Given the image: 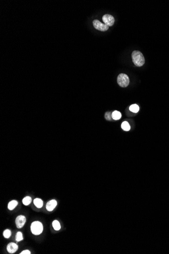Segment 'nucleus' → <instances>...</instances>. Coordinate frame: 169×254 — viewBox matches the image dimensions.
I'll use <instances>...</instances> for the list:
<instances>
[{
	"label": "nucleus",
	"instance_id": "4",
	"mask_svg": "<svg viewBox=\"0 0 169 254\" xmlns=\"http://www.w3.org/2000/svg\"><path fill=\"white\" fill-rule=\"evenodd\" d=\"M93 24L95 29L101 32H105L108 30L109 26L104 23H102L99 20L95 19L93 21Z\"/></svg>",
	"mask_w": 169,
	"mask_h": 254
},
{
	"label": "nucleus",
	"instance_id": "9",
	"mask_svg": "<svg viewBox=\"0 0 169 254\" xmlns=\"http://www.w3.org/2000/svg\"><path fill=\"white\" fill-rule=\"evenodd\" d=\"M18 202L17 201L15 200H13L11 201H10L8 204V208L10 210H12L14 209L17 205H18Z\"/></svg>",
	"mask_w": 169,
	"mask_h": 254
},
{
	"label": "nucleus",
	"instance_id": "6",
	"mask_svg": "<svg viewBox=\"0 0 169 254\" xmlns=\"http://www.w3.org/2000/svg\"><path fill=\"white\" fill-rule=\"evenodd\" d=\"M26 222V218L24 216L19 215L15 220V224L17 228L20 229L24 226Z\"/></svg>",
	"mask_w": 169,
	"mask_h": 254
},
{
	"label": "nucleus",
	"instance_id": "3",
	"mask_svg": "<svg viewBox=\"0 0 169 254\" xmlns=\"http://www.w3.org/2000/svg\"><path fill=\"white\" fill-rule=\"evenodd\" d=\"M117 82L122 87H127L130 83V79L127 75L125 74H120L117 78Z\"/></svg>",
	"mask_w": 169,
	"mask_h": 254
},
{
	"label": "nucleus",
	"instance_id": "11",
	"mask_svg": "<svg viewBox=\"0 0 169 254\" xmlns=\"http://www.w3.org/2000/svg\"><path fill=\"white\" fill-rule=\"evenodd\" d=\"M122 114L121 113L118 111H115L112 113V118L114 120H117L121 119Z\"/></svg>",
	"mask_w": 169,
	"mask_h": 254
},
{
	"label": "nucleus",
	"instance_id": "15",
	"mask_svg": "<svg viewBox=\"0 0 169 254\" xmlns=\"http://www.w3.org/2000/svg\"><path fill=\"white\" fill-rule=\"evenodd\" d=\"M129 110H130V111L135 113H137L139 110V107L137 105L134 104L131 105L129 107Z\"/></svg>",
	"mask_w": 169,
	"mask_h": 254
},
{
	"label": "nucleus",
	"instance_id": "7",
	"mask_svg": "<svg viewBox=\"0 0 169 254\" xmlns=\"http://www.w3.org/2000/svg\"><path fill=\"white\" fill-rule=\"evenodd\" d=\"M18 249V245L14 243H9L7 246V250L10 254H13L15 253Z\"/></svg>",
	"mask_w": 169,
	"mask_h": 254
},
{
	"label": "nucleus",
	"instance_id": "18",
	"mask_svg": "<svg viewBox=\"0 0 169 254\" xmlns=\"http://www.w3.org/2000/svg\"><path fill=\"white\" fill-rule=\"evenodd\" d=\"M105 118L107 120H109V121H111L112 119V113L110 112H106V113L105 114Z\"/></svg>",
	"mask_w": 169,
	"mask_h": 254
},
{
	"label": "nucleus",
	"instance_id": "16",
	"mask_svg": "<svg viewBox=\"0 0 169 254\" xmlns=\"http://www.w3.org/2000/svg\"><path fill=\"white\" fill-rule=\"evenodd\" d=\"M15 239H16V241L17 242H20V241H22V240L23 239L22 233L21 232H20V231L17 232V233H16V238Z\"/></svg>",
	"mask_w": 169,
	"mask_h": 254
},
{
	"label": "nucleus",
	"instance_id": "10",
	"mask_svg": "<svg viewBox=\"0 0 169 254\" xmlns=\"http://www.w3.org/2000/svg\"><path fill=\"white\" fill-rule=\"evenodd\" d=\"M34 203L35 205L38 208H40L43 206V201L40 198H35L34 200Z\"/></svg>",
	"mask_w": 169,
	"mask_h": 254
},
{
	"label": "nucleus",
	"instance_id": "17",
	"mask_svg": "<svg viewBox=\"0 0 169 254\" xmlns=\"http://www.w3.org/2000/svg\"><path fill=\"white\" fill-rule=\"evenodd\" d=\"M11 235V231L9 229H6L3 232V236L5 238H9Z\"/></svg>",
	"mask_w": 169,
	"mask_h": 254
},
{
	"label": "nucleus",
	"instance_id": "13",
	"mask_svg": "<svg viewBox=\"0 0 169 254\" xmlns=\"http://www.w3.org/2000/svg\"><path fill=\"white\" fill-rule=\"evenodd\" d=\"M32 201V198L29 196H27L25 197L22 199V203L24 205H29Z\"/></svg>",
	"mask_w": 169,
	"mask_h": 254
},
{
	"label": "nucleus",
	"instance_id": "5",
	"mask_svg": "<svg viewBox=\"0 0 169 254\" xmlns=\"http://www.w3.org/2000/svg\"><path fill=\"white\" fill-rule=\"evenodd\" d=\"M104 23L108 26H111L115 23V18L111 15L105 14L102 17Z\"/></svg>",
	"mask_w": 169,
	"mask_h": 254
},
{
	"label": "nucleus",
	"instance_id": "2",
	"mask_svg": "<svg viewBox=\"0 0 169 254\" xmlns=\"http://www.w3.org/2000/svg\"><path fill=\"white\" fill-rule=\"evenodd\" d=\"M43 225L39 221L33 222L31 225V230L32 233L35 235L41 234L43 231Z\"/></svg>",
	"mask_w": 169,
	"mask_h": 254
},
{
	"label": "nucleus",
	"instance_id": "8",
	"mask_svg": "<svg viewBox=\"0 0 169 254\" xmlns=\"http://www.w3.org/2000/svg\"><path fill=\"white\" fill-rule=\"evenodd\" d=\"M57 202L55 199H52L49 201L46 204V209L49 211H52L57 206Z\"/></svg>",
	"mask_w": 169,
	"mask_h": 254
},
{
	"label": "nucleus",
	"instance_id": "1",
	"mask_svg": "<svg viewBox=\"0 0 169 254\" xmlns=\"http://www.w3.org/2000/svg\"><path fill=\"white\" fill-rule=\"evenodd\" d=\"M132 59L134 64L138 67L142 66L145 63V58L143 54L139 51L135 50L132 53Z\"/></svg>",
	"mask_w": 169,
	"mask_h": 254
},
{
	"label": "nucleus",
	"instance_id": "12",
	"mask_svg": "<svg viewBox=\"0 0 169 254\" xmlns=\"http://www.w3.org/2000/svg\"><path fill=\"white\" fill-rule=\"evenodd\" d=\"M52 226L54 230L58 231L61 229V225L60 223L57 220H54L52 222Z\"/></svg>",
	"mask_w": 169,
	"mask_h": 254
},
{
	"label": "nucleus",
	"instance_id": "14",
	"mask_svg": "<svg viewBox=\"0 0 169 254\" xmlns=\"http://www.w3.org/2000/svg\"><path fill=\"white\" fill-rule=\"evenodd\" d=\"M122 128L125 131H129L130 129V125L128 122L125 121L122 124Z\"/></svg>",
	"mask_w": 169,
	"mask_h": 254
},
{
	"label": "nucleus",
	"instance_id": "19",
	"mask_svg": "<svg viewBox=\"0 0 169 254\" xmlns=\"http://www.w3.org/2000/svg\"><path fill=\"white\" fill-rule=\"evenodd\" d=\"M20 254H31V252L28 250H25L23 251H22L20 253Z\"/></svg>",
	"mask_w": 169,
	"mask_h": 254
}]
</instances>
